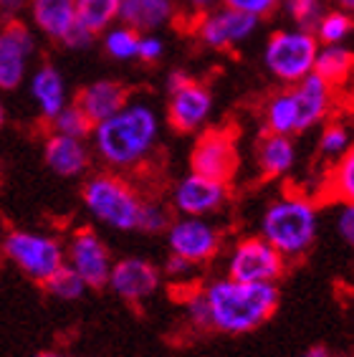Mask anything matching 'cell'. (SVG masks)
<instances>
[{
    "label": "cell",
    "mask_w": 354,
    "mask_h": 357,
    "mask_svg": "<svg viewBox=\"0 0 354 357\" xmlns=\"http://www.w3.org/2000/svg\"><path fill=\"white\" fill-rule=\"evenodd\" d=\"M160 114L150 102L130 99L114 117L94 124L91 152L111 172H132L147 165L160 144Z\"/></svg>",
    "instance_id": "6da1fadb"
},
{
    "label": "cell",
    "mask_w": 354,
    "mask_h": 357,
    "mask_svg": "<svg viewBox=\"0 0 354 357\" xmlns=\"http://www.w3.org/2000/svg\"><path fill=\"white\" fill-rule=\"evenodd\" d=\"M200 291L208 307L210 330L223 335H248L259 330L276 314L281 302L276 284L233 282L228 276L213 279L200 287Z\"/></svg>",
    "instance_id": "7a4b0ae2"
},
{
    "label": "cell",
    "mask_w": 354,
    "mask_h": 357,
    "mask_svg": "<svg viewBox=\"0 0 354 357\" xmlns=\"http://www.w3.org/2000/svg\"><path fill=\"white\" fill-rule=\"evenodd\" d=\"M259 236L286 261H296L311 251L319 236V208L304 192H284L266 206Z\"/></svg>",
    "instance_id": "3957f363"
},
{
    "label": "cell",
    "mask_w": 354,
    "mask_h": 357,
    "mask_svg": "<svg viewBox=\"0 0 354 357\" xmlns=\"http://www.w3.org/2000/svg\"><path fill=\"white\" fill-rule=\"evenodd\" d=\"M82 200L91 218L111 231H137L139 213L144 206V195L134 188L122 172H96L84 183Z\"/></svg>",
    "instance_id": "277c9868"
},
{
    "label": "cell",
    "mask_w": 354,
    "mask_h": 357,
    "mask_svg": "<svg viewBox=\"0 0 354 357\" xmlns=\"http://www.w3.org/2000/svg\"><path fill=\"white\" fill-rule=\"evenodd\" d=\"M0 256L36 284H46L59 268L66 266V251L61 241L31 228L3 231Z\"/></svg>",
    "instance_id": "5b68a950"
},
{
    "label": "cell",
    "mask_w": 354,
    "mask_h": 357,
    "mask_svg": "<svg viewBox=\"0 0 354 357\" xmlns=\"http://www.w3.org/2000/svg\"><path fill=\"white\" fill-rule=\"evenodd\" d=\"M316 51L319 41L309 28H279L263 46V66L281 86H293L314 71Z\"/></svg>",
    "instance_id": "8992f818"
},
{
    "label": "cell",
    "mask_w": 354,
    "mask_h": 357,
    "mask_svg": "<svg viewBox=\"0 0 354 357\" xmlns=\"http://www.w3.org/2000/svg\"><path fill=\"white\" fill-rule=\"evenodd\" d=\"M286 259L261 236H243L231 246L225 259V276L233 282L276 284L286 274Z\"/></svg>",
    "instance_id": "52a82bcc"
},
{
    "label": "cell",
    "mask_w": 354,
    "mask_h": 357,
    "mask_svg": "<svg viewBox=\"0 0 354 357\" xmlns=\"http://www.w3.org/2000/svg\"><path fill=\"white\" fill-rule=\"evenodd\" d=\"M170 256L183 259L190 266H208L218 259L223 251V234L215 223L208 218H190V215H177L164 231Z\"/></svg>",
    "instance_id": "ba28073f"
},
{
    "label": "cell",
    "mask_w": 354,
    "mask_h": 357,
    "mask_svg": "<svg viewBox=\"0 0 354 357\" xmlns=\"http://www.w3.org/2000/svg\"><path fill=\"white\" fill-rule=\"evenodd\" d=\"M259 26V18L220 3L208 13L192 18L190 33L195 36L200 46L210 48V51H233V48L243 46L248 38H253Z\"/></svg>",
    "instance_id": "9c48e42d"
},
{
    "label": "cell",
    "mask_w": 354,
    "mask_h": 357,
    "mask_svg": "<svg viewBox=\"0 0 354 357\" xmlns=\"http://www.w3.org/2000/svg\"><path fill=\"white\" fill-rule=\"evenodd\" d=\"M238 167L240 150L236 132L228 127L200 132L190 152V172L231 185L233 178L238 175Z\"/></svg>",
    "instance_id": "30bf717a"
},
{
    "label": "cell",
    "mask_w": 354,
    "mask_h": 357,
    "mask_svg": "<svg viewBox=\"0 0 354 357\" xmlns=\"http://www.w3.org/2000/svg\"><path fill=\"white\" fill-rule=\"evenodd\" d=\"M66 266L74 271L86 289H104L109 279L111 268V251L107 241L96 234L94 228H79L68 236L66 246Z\"/></svg>",
    "instance_id": "8fae6325"
},
{
    "label": "cell",
    "mask_w": 354,
    "mask_h": 357,
    "mask_svg": "<svg viewBox=\"0 0 354 357\" xmlns=\"http://www.w3.org/2000/svg\"><path fill=\"white\" fill-rule=\"evenodd\" d=\"M228 200H231V185L195 175V172L183 175L170 192L172 211L177 215H190V218H210L228 206Z\"/></svg>",
    "instance_id": "7c38bea8"
},
{
    "label": "cell",
    "mask_w": 354,
    "mask_h": 357,
    "mask_svg": "<svg viewBox=\"0 0 354 357\" xmlns=\"http://www.w3.org/2000/svg\"><path fill=\"white\" fill-rule=\"evenodd\" d=\"M107 287L127 304L147 302L162 287V268L144 256H124L111 261Z\"/></svg>",
    "instance_id": "4fadbf2b"
},
{
    "label": "cell",
    "mask_w": 354,
    "mask_h": 357,
    "mask_svg": "<svg viewBox=\"0 0 354 357\" xmlns=\"http://www.w3.org/2000/svg\"><path fill=\"white\" fill-rule=\"evenodd\" d=\"M215 109V99L208 84L190 79L180 89L167 94V124L180 135H195L208 127Z\"/></svg>",
    "instance_id": "5bb4252c"
},
{
    "label": "cell",
    "mask_w": 354,
    "mask_h": 357,
    "mask_svg": "<svg viewBox=\"0 0 354 357\" xmlns=\"http://www.w3.org/2000/svg\"><path fill=\"white\" fill-rule=\"evenodd\" d=\"M36 56V33L23 21L0 26V91H13L26 82Z\"/></svg>",
    "instance_id": "9a60e30c"
},
{
    "label": "cell",
    "mask_w": 354,
    "mask_h": 357,
    "mask_svg": "<svg viewBox=\"0 0 354 357\" xmlns=\"http://www.w3.org/2000/svg\"><path fill=\"white\" fill-rule=\"evenodd\" d=\"M293 94V107H296V132L304 135V132L314 130L324 124L332 117L334 102H337V89L332 84H327L319 76L309 74L307 79H301L299 84L291 86Z\"/></svg>",
    "instance_id": "2e32d148"
},
{
    "label": "cell",
    "mask_w": 354,
    "mask_h": 357,
    "mask_svg": "<svg viewBox=\"0 0 354 357\" xmlns=\"http://www.w3.org/2000/svg\"><path fill=\"white\" fill-rule=\"evenodd\" d=\"M43 162L59 178H82L94 162V152L86 139H74L51 132L43 142Z\"/></svg>",
    "instance_id": "e0dca14e"
},
{
    "label": "cell",
    "mask_w": 354,
    "mask_h": 357,
    "mask_svg": "<svg viewBox=\"0 0 354 357\" xmlns=\"http://www.w3.org/2000/svg\"><path fill=\"white\" fill-rule=\"evenodd\" d=\"M130 99L132 96L127 84L116 82V79H96V82L86 84L84 89H79L74 104L86 114L88 122L99 124L114 117Z\"/></svg>",
    "instance_id": "ac0fdd59"
},
{
    "label": "cell",
    "mask_w": 354,
    "mask_h": 357,
    "mask_svg": "<svg viewBox=\"0 0 354 357\" xmlns=\"http://www.w3.org/2000/svg\"><path fill=\"white\" fill-rule=\"evenodd\" d=\"M180 15L177 0H119L116 23L132 28L137 33H157L167 28Z\"/></svg>",
    "instance_id": "d6986e66"
},
{
    "label": "cell",
    "mask_w": 354,
    "mask_h": 357,
    "mask_svg": "<svg viewBox=\"0 0 354 357\" xmlns=\"http://www.w3.org/2000/svg\"><path fill=\"white\" fill-rule=\"evenodd\" d=\"M31 96H33V104L38 114H41L43 122H54L61 109L66 107L71 99H68L66 82H63V74L56 69L54 63H41L38 69L31 74Z\"/></svg>",
    "instance_id": "ffe728a7"
},
{
    "label": "cell",
    "mask_w": 354,
    "mask_h": 357,
    "mask_svg": "<svg viewBox=\"0 0 354 357\" xmlns=\"http://www.w3.org/2000/svg\"><path fill=\"white\" fill-rule=\"evenodd\" d=\"M31 28H36L48 41L63 43L71 28L76 26L74 0H28Z\"/></svg>",
    "instance_id": "44dd1931"
},
{
    "label": "cell",
    "mask_w": 354,
    "mask_h": 357,
    "mask_svg": "<svg viewBox=\"0 0 354 357\" xmlns=\"http://www.w3.org/2000/svg\"><path fill=\"white\" fill-rule=\"evenodd\" d=\"M299 160V150L293 137H284V135H261L259 147H256V167H259L263 180H279L286 178L293 170Z\"/></svg>",
    "instance_id": "7402d4cb"
},
{
    "label": "cell",
    "mask_w": 354,
    "mask_h": 357,
    "mask_svg": "<svg viewBox=\"0 0 354 357\" xmlns=\"http://www.w3.org/2000/svg\"><path fill=\"white\" fill-rule=\"evenodd\" d=\"M354 66V54L347 43H334V46H319L314 59V74L332 84L334 89H341L349 82Z\"/></svg>",
    "instance_id": "603a6c76"
},
{
    "label": "cell",
    "mask_w": 354,
    "mask_h": 357,
    "mask_svg": "<svg viewBox=\"0 0 354 357\" xmlns=\"http://www.w3.org/2000/svg\"><path fill=\"white\" fill-rule=\"evenodd\" d=\"M76 23L91 36H102L119 18V0H74Z\"/></svg>",
    "instance_id": "cb8c5ba5"
},
{
    "label": "cell",
    "mask_w": 354,
    "mask_h": 357,
    "mask_svg": "<svg viewBox=\"0 0 354 357\" xmlns=\"http://www.w3.org/2000/svg\"><path fill=\"white\" fill-rule=\"evenodd\" d=\"M352 13L341 10V8H324L321 15L314 23L311 33L319 41V46H334V43H347V38L352 36Z\"/></svg>",
    "instance_id": "d4e9b609"
},
{
    "label": "cell",
    "mask_w": 354,
    "mask_h": 357,
    "mask_svg": "<svg viewBox=\"0 0 354 357\" xmlns=\"http://www.w3.org/2000/svg\"><path fill=\"white\" fill-rule=\"evenodd\" d=\"M347 152H352V135H349L347 124L329 117L327 122L321 124V132H319V155L324 160L337 162Z\"/></svg>",
    "instance_id": "484cf974"
},
{
    "label": "cell",
    "mask_w": 354,
    "mask_h": 357,
    "mask_svg": "<svg viewBox=\"0 0 354 357\" xmlns=\"http://www.w3.org/2000/svg\"><path fill=\"white\" fill-rule=\"evenodd\" d=\"M137 43H139V33L122 23H114L102 33L104 51L114 61H137Z\"/></svg>",
    "instance_id": "4316f807"
},
{
    "label": "cell",
    "mask_w": 354,
    "mask_h": 357,
    "mask_svg": "<svg viewBox=\"0 0 354 357\" xmlns=\"http://www.w3.org/2000/svg\"><path fill=\"white\" fill-rule=\"evenodd\" d=\"M51 127L59 135H66V137H74V139H88L91 137V130H94V124L88 122V117L74 102H68L63 107L61 114L51 122Z\"/></svg>",
    "instance_id": "83f0119b"
},
{
    "label": "cell",
    "mask_w": 354,
    "mask_h": 357,
    "mask_svg": "<svg viewBox=\"0 0 354 357\" xmlns=\"http://www.w3.org/2000/svg\"><path fill=\"white\" fill-rule=\"evenodd\" d=\"M43 287H46V291L54 296V299H61V302H79V299L86 294V284H84L68 266L59 268Z\"/></svg>",
    "instance_id": "f1b7e54d"
},
{
    "label": "cell",
    "mask_w": 354,
    "mask_h": 357,
    "mask_svg": "<svg viewBox=\"0 0 354 357\" xmlns=\"http://www.w3.org/2000/svg\"><path fill=\"white\" fill-rule=\"evenodd\" d=\"M329 190L339 203H352L354 198V155L347 152L344 158L334 162L329 175Z\"/></svg>",
    "instance_id": "f546056e"
},
{
    "label": "cell",
    "mask_w": 354,
    "mask_h": 357,
    "mask_svg": "<svg viewBox=\"0 0 354 357\" xmlns=\"http://www.w3.org/2000/svg\"><path fill=\"white\" fill-rule=\"evenodd\" d=\"M172 208L160 203V200H144L142 206V213H139V223H137V231H142V234H164L167 226L172 223Z\"/></svg>",
    "instance_id": "4dcf8cb0"
},
{
    "label": "cell",
    "mask_w": 354,
    "mask_h": 357,
    "mask_svg": "<svg viewBox=\"0 0 354 357\" xmlns=\"http://www.w3.org/2000/svg\"><path fill=\"white\" fill-rule=\"evenodd\" d=\"M281 8L286 10V15L291 18L293 26L311 31L316 18L321 15V10L327 8V0H284Z\"/></svg>",
    "instance_id": "1f68e13d"
},
{
    "label": "cell",
    "mask_w": 354,
    "mask_h": 357,
    "mask_svg": "<svg viewBox=\"0 0 354 357\" xmlns=\"http://www.w3.org/2000/svg\"><path fill=\"white\" fill-rule=\"evenodd\" d=\"M183 310H185V319H187V324H190L192 330H198V332L210 330V324H208V307H205V299H203L200 287L185 291Z\"/></svg>",
    "instance_id": "d6a6232c"
},
{
    "label": "cell",
    "mask_w": 354,
    "mask_h": 357,
    "mask_svg": "<svg viewBox=\"0 0 354 357\" xmlns=\"http://www.w3.org/2000/svg\"><path fill=\"white\" fill-rule=\"evenodd\" d=\"M220 3L228 8H236V10H240V13L253 15V18H259V21H263V18H271V15L279 10L284 0H220Z\"/></svg>",
    "instance_id": "836d02e7"
},
{
    "label": "cell",
    "mask_w": 354,
    "mask_h": 357,
    "mask_svg": "<svg viewBox=\"0 0 354 357\" xmlns=\"http://www.w3.org/2000/svg\"><path fill=\"white\" fill-rule=\"evenodd\" d=\"M164 56V41L157 33H139L137 43V61L142 63H157Z\"/></svg>",
    "instance_id": "e575fe53"
},
{
    "label": "cell",
    "mask_w": 354,
    "mask_h": 357,
    "mask_svg": "<svg viewBox=\"0 0 354 357\" xmlns=\"http://www.w3.org/2000/svg\"><path fill=\"white\" fill-rule=\"evenodd\" d=\"M337 234L344 243H354V206L352 203H341L339 215H337Z\"/></svg>",
    "instance_id": "d590c367"
},
{
    "label": "cell",
    "mask_w": 354,
    "mask_h": 357,
    "mask_svg": "<svg viewBox=\"0 0 354 357\" xmlns=\"http://www.w3.org/2000/svg\"><path fill=\"white\" fill-rule=\"evenodd\" d=\"M28 8V0H0V26L21 21Z\"/></svg>",
    "instance_id": "8d00e7d4"
},
{
    "label": "cell",
    "mask_w": 354,
    "mask_h": 357,
    "mask_svg": "<svg viewBox=\"0 0 354 357\" xmlns=\"http://www.w3.org/2000/svg\"><path fill=\"white\" fill-rule=\"evenodd\" d=\"M164 271H167V276H170L172 282H180V284H183L185 279H190V276H192L195 266H190V264L183 261V259H175V256H170V261H167Z\"/></svg>",
    "instance_id": "74e56055"
},
{
    "label": "cell",
    "mask_w": 354,
    "mask_h": 357,
    "mask_svg": "<svg viewBox=\"0 0 354 357\" xmlns=\"http://www.w3.org/2000/svg\"><path fill=\"white\" fill-rule=\"evenodd\" d=\"M215 6H220V0H180V3H177V8H185V10H187L190 21L198 18V15L208 13V10H213Z\"/></svg>",
    "instance_id": "f35d334b"
},
{
    "label": "cell",
    "mask_w": 354,
    "mask_h": 357,
    "mask_svg": "<svg viewBox=\"0 0 354 357\" xmlns=\"http://www.w3.org/2000/svg\"><path fill=\"white\" fill-rule=\"evenodd\" d=\"M301 357H334V355L329 347H324V344H314V347H309Z\"/></svg>",
    "instance_id": "ab89813d"
},
{
    "label": "cell",
    "mask_w": 354,
    "mask_h": 357,
    "mask_svg": "<svg viewBox=\"0 0 354 357\" xmlns=\"http://www.w3.org/2000/svg\"><path fill=\"white\" fill-rule=\"evenodd\" d=\"M332 6L334 8H341V10H349V13H352L354 0H332Z\"/></svg>",
    "instance_id": "60d3db41"
},
{
    "label": "cell",
    "mask_w": 354,
    "mask_h": 357,
    "mask_svg": "<svg viewBox=\"0 0 354 357\" xmlns=\"http://www.w3.org/2000/svg\"><path fill=\"white\" fill-rule=\"evenodd\" d=\"M36 357H68V355H63V352H56V350H46V352H38Z\"/></svg>",
    "instance_id": "b9f144b4"
},
{
    "label": "cell",
    "mask_w": 354,
    "mask_h": 357,
    "mask_svg": "<svg viewBox=\"0 0 354 357\" xmlns=\"http://www.w3.org/2000/svg\"><path fill=\"white\" fill-rule=\"evenodd\" d=\"M6 119H8V112H6V104L0 102V127L6 124Z\"/></svg>",
    "instance_id": "7bdbcfd3"
},
{
    "label": "cell",
    "mask_w": 354,
    "mask_h": 357,
    "mask_svg": "<svg viewBox=\"0 0 354 357\" xmlns=\"http://www.w3.org/2000/svg\"><path fill=\"white\" fill-rule=\"evenodd\" d=\"M0 241H3V228H0Z\"/></svg>",
    "instance_id": "ee69618b"
}]
</instances>
